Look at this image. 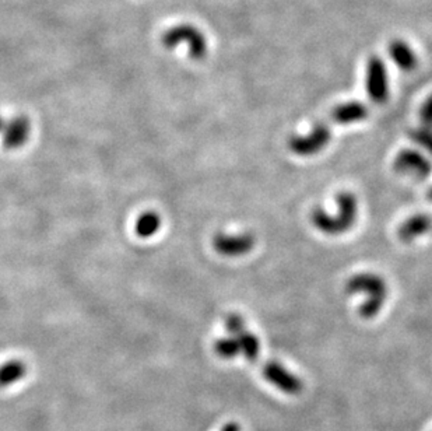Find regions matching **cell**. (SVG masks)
Wrapping results in <instances>:
<instances>
[{"label":"cell","instance_id":"6da1fadb","mask_svg":"<svg viewBox=\"0 0 432 431\" xmlns=\"http://www.w3.org/2000/svg\"><path fill=\"white\" fill-rule=\"evenodd\" d=\"M337 212L327 213L322 208H315L311 213V221L316 230L326 235H340L347 233L358 216V201L352 192H340L336 198Z\"/></svg>","mask_w":432,"mask_h":431},{"label":"cell","instance_id":"7a4b0ae2","mask_svg":"<svg viewBox=\"0 0 432 431\" xmlns=\"http://www.w3.org/2000/svg\"><path fill=\"white\" fill-rule=\"evenodd\" d=\"M345 290L350 296L363 294L365 297L358 311L364 319L375 318L381 312L388 296L385 280L374 273L354 275L345 285Z\"/></svg>","mask_w":432,"mask_h":431},{"label":"cell","instance_id":"3957f363","mask_svg":"<svg viewBox=\"0 0 432 431\" xmlns=\"http://www.w3.org/2000/svg\"><path fill=\"white\" fill-rule=\"evenodd\" d=\"M162 45L166 49H174L177 45L187 42L189 45V55L195 60H200L207 53V42L202 31L192 24H178L162 34Z\"/></svg>","mask_w":432,"mask_h":431},{"label":"cell","instance_id":"277c9868","mask_svg":"<svg viewBox=\"0 0 432 431\" xmlns=\"http://www.w3.org/2000/svg\"><path fill=\"white\" fill-rule=\"evenodd\" d=\"M330 136L331 133L326 124H316L306 135H293L288 140V147L297 155H313L327 146Z\"/></svg>","mask_w":432,"mask_h":431},{"label":"cell","instance_id":"5b68a950","mask_svg":"<svg viewBox=\"0 0 432 431\" xmlns=\"http://www.w3.org/2000/svg\"><path fill=\"white\" fill-rule=\"evenodd\" d=\"M365 89L370 99L375 104L386 103L389 97L388 73L383 60L378 56H372L367 65V81Z\"/></svg>","mask_w":432,"mask_h":431},{"label":"cell","instance_id":"8992f818","mask_svg":"<svg viewBox=\"0 0 432 431\" xmlns=\"http://www.w3.org/2000/svg\"><path fill=\"white\" fill-rule=\"evenodd\" d=\"M256 244L250 233L241 234H217L213 239L214 249L227 257H236L249 253Z\"/></svg>","mask_w":432,"mask_h":431},{"label":"cell","instance_id":"52a82bcc","mask_svg":"<svg viewBox=\"0 0 432 431\" xmlns=\"http://www.w3.org/2000/svg\"><path fill=\"white\" fill-rule=\"evenodd\" d=\"M393 168L396 172L403 176L414 177V178H425L431 172L429 161L415 150H401L393 162Z\"/></svg>","mask_w":432,"mask_h":431},{"label":"cell","instance_id":"ba28073f","mask_svg":"<svg viewBox=\"0 0 432 431\" xmlns=\"http://www.w3.org/2000/svg\"><path fill=\"white\" fill-rule=\"evenodd\" d=\"M263 377L284 394L297 395L302 391V381L277 362H269L262 369Z\"/></svg>","mask_w":432,"mask_h":431},{"label":"cell","instance_id":"9c48e42d","mask_svg":"<svg viewBox=\"0 0 432 431\" xmlns=\"http://www.w3.org/2000/svg\"><path fill=\"white\" fill-rule=\"evenodd\" d=\"M367 117H368V108L360 101H350V103L340 104L334 107L331 111V119L340 125L360 122L365 119Z\"/></svg>","mask_w":432,"mask_h":431},{"label":"cell","instance_id":"30bf717a","mask_svg":"<svg viewBox=\"0 0 432 431\" xmlns=\"http://www.w3.org/2000/svg\"><path fill=\"white\" fill-rule=\"evenodd\" d=\"M431 228V219L426 214H415L408 217L397 230V237L401 242L408 244L417 237L424 235Z\"/></svg>","mask_w":432,"mask_h":431},{"label":"cell","instance_id":"8fae6325","mask_svg":"<svg viewBox=\"0 0 432 431\" xmlns=\"http://www.w3.org/2000/svg\"><path fill=\"white\" fill-rule=\"evenodd\" d=\"M5 130L3 143L6 149H17L23 146L30 135V122L24 117H19L9 122Z\"/></svg>","mask_w":432,"mask_h":431},{"label":"cell","instance_id":"7c38bea8","mask_svg":"<svg viewBox=\"0 0 432 431\" xmlns=\"http://www.w3.org/2000/svg\"><path fill=\"white\" fill-rule=\"evenodd\" d=\"M389 53L392 60L403 71H411L417 66V56L411 47L401 40H395L389 45Z\"/></svg>","mask_w":432,"mask_h":431},{"label":"cell","instance_id":"4fadbf2b","mask_svg":"<svg viewBox=\"0 0 432 431\" xmlns=\"http://www.w3.org/2000/svg\"><path fill=\"white\" fill-rule=\"evenodd\" d=\"M232 336V335H231ZM239 343L241 355L250 363H254L261 355V341H259L257 336L249 332L246 328L242 329L239 333L234 335Z\"/></svg>","mask_w":432,"mask_h":431},{"label":"cell","instance_id":"5bb4252c","mask_svg":"<svg viewBox=\"0 0 432 431\" xmlns=\"http://www.w3.org/2000/svg\"><path fill=\"white\" fill-rule=\"evenodd\" d=\"M214 352L218 357L224 359V360H230V359H235L238 355H241L239 350V343L236 340L235 336H228V337H223L218 339L214 344Z\"/></svg>","mask_w":432,"mask_h":431},{"label":"cell","instance_id":"9a60e30c","mask_svg":"<svg viewBox=\"0 0 432 431\" xmlns=\"http://www.w3.org/2000/svg\"><path fill=\"white\" fill-rule=\"evenodd\" d=\"M159 226H161V219L157 213H153V212H148V213H144L140 216V219L137 220V224H136V231L140 237L143 238H148L151 235H154L158 230H159Z\"/></svg>","mask_w":432,"mask_h":431},{"label":"cell","instance_id":"2e32d148","mask_svg":"<svg viewBox=\"0 0 432 431\" xmlns=\"http://www.w3.org/2000/svg\"><path fill=\"white\" fill-rule=\"evenodd\" d=\"M26 374V366L21 362L13 360L0 369V387L10 385L12 382L21 380Z\"/></svg>","mask_w":432,"mask_h":431},{"label":"cell","instance_id":"e0dca14e","mask_svg":"<svg viewBox=\"0 0 432 431\" xmlns=\"http://www.w3.org/2000/svg\"><path fill=\"white\" fill-rule=\"evenodd\" d=\"M410 139H413L417 144L426 149L432 153V132L428 129H414L410 132Z\"/></svg>","mask_w":432,"mask_h":431},{"label":"cell","instance_id":"ac0fdd59","mask_svg":"<svg viewBox=\"0 0 432 431\" xmlns=\"http://www.w3.org/2000/svg\"><path fill=\"white\" fill-rule=\"evenodd\" d=\"M245 321L239 314H230L225 318V329L230 335H236L239 333L242 329H245Z\"/></svg>","mask_w":432,"mask_h":431},{"label":"cell","instance_id":"d6986e66","mask_svg":"<svg viewBox=\"0 0 432 431\" xmlns=\"http://www.w3.org/2000/svg\"><path fill=\"white\" fill-rule=\"evenodd\" d=\"M420 118L425 125H432V96L424 103L420 111Z\"/></svg>","mask_w":432,"mask_h":431},{"label":"cell","instance_id":"ffe728a7","mask_svg":"<svg viewBox=\"0 0 432 431\" xmlns=\"http://www.w3.org/2000/svg\"><path fill=\"white\" fill-rule=\"evenodd\" d=\"M221 431H241V427L236 423H228L221 428Z\"/></svg>","mask_w":432,"mask_h":431},{"label":"cell","instance_id":"44dd1931","mask_svg":"<svg viewBox=\"0 0 432 431\" xmlns=\"http://www.w3.org/2000/svg\"><path fill=\"white\" fill-rule=\"evenodd\" d=\"M3 128H5V122H3L2 119H0V132L3 130Z\"/></svg>","mask_w":432,"mask_h":431},{"label":"cell","instance_id":"7402d4cb","mask_svg":"<svg viewBox=\"0 0 432 431\" xmlns=\"http://www.w3.org/2000/svg\"><path fill=\"white\" fill-rule=\"evenodd\" d=\"M428 198H429V199H431V201H432V189H431V191H429V192H428Z\"/></svg>","mask_w":432,"mask_h":431}]
</instances>
